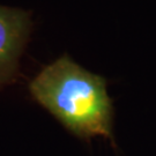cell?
I'll list each match as a JSON object with an SVG mask.
<instances>
[{
	"label": "cell",
	"mask_w": 156,
	"mask_h": 156,
	"mask_svg": "<svg viewBox=\"0 0 156 156\" xmlns=\"http://www.w3.org/2000/svg\"><path fill=\"white\" fill-rule=\"evenodd\" d=\"M29 90L42 106L80 138L111 136L112 105L106 81L64 55L31 80Z\"/></svg>",
	"instance_id": "obj_1"
},
{
	"label": "cell",
	"mask_w": 156,
	"mask_h": 156,
	"mask_svg": "<svg viewBox=\"0 0 156 156\" xmlns=\"http://www.w3.org/2000/svg\"><path fill=\"white\" fill-rule=\"evenodd\" d=\"M31 27L30 12L0 5V87L17 75Z\"/></svg>",
	"instance_id": "obj_2"
}]
</instances>
